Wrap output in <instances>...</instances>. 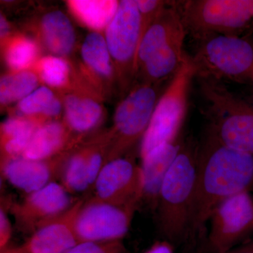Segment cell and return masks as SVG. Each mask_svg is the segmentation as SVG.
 Listing matches in <instances>:
<instances>
[{
  "label": "cell",
  "mask_w": 253,
  "mask_h": 253,
  "mask_svg": "<svg viewBox=\"0 0 253 253\" xmlns=\"http://www.w3.org/2000/svg\"><path fill=\"white\" fill-rule=\"evenodd\" d=\"M253 188V156L221 144L207 132L197 149L196 185L188 242L204 236L213 211L226 199Z\"/></svg>",
  "instance_id": "obj_1"
},
{
  "label": "cell",
  "mask_w": 253,
  "mask_h": 253,
  "mask_svg": "<svg viewBox=\"0 0 253 253\" xmlns=\"http://www.w3.org/2000/svg\"><path fill=\"white\" fill-rule=\"evenodd\" d=\"M197 149L190 141L183 143L160 189L156 208L158 224L166 241L172 244L187 240L196 185Z\"/></svg>",
  "instance_id": "obj_2"
},
{
  "label": "cell",
  "mask_w": 253,
  "mask_h": 253,
  "mask_svg": "<svg viewBox=\"0 0 253 253\" xmlns=\"http://www.w3.org/2000/svg\"><path fill=\"white\" fill-rule=\"evenodd\" d=\"M207 102L208 133L221 144L253 156V104L231 92L219 81L200 78Z\"/></svg>",
  "instance_id": "obj_3"
},
{
  "label": "cell",
  "mask_w": 253,
  "mask_h": 253,
  "mask_svg": "<svg viewBox=\"0 0 253 253\" xmlns=\"http://www.w3.org/2000/svg\"><path fill=\"white\" fill-rule=\"evenodd\" d=\"M196 76L197 70L194 60L186 54L180 67L156 104L141 141V159L156 148L180 139L179 134L187 111L190 87Z\"/></svg>",
  "instance_id": "obj_4"
},
{
  "label": "cell",
  "mask_w": 253,
  "mask_h": 253,
  "mask_svg": "<svg viewBox=\"0 0 253 253\" xmlns=\"http://www.w3.org/2000/svg\"><path fill=\"white\" fill-rule=\"evenodd\" d=\"M193 56L197 76L219 81H253V44L246 38L211 34L199 38Z\"/></svg>",
  "instance_id": "obj_5"
},
{
  "label": "cell",
  "mask_w": 253,
  "mask_h": 253,
  "mask_svg": "<svg viewBox=\"0 0 253 253\" xmlns=\"http://www.w3.org/2000/svg\"><path fill=\"white\" fill-rule=\"evenodd\" d=\"M186 30L195 36H239L253 24V0H191L181 10Z\"/></svg>",
  "instance_id": "obj_6"
},
{
  "label": "cell",
  "mask_w": 253,
  "mask_h": 253,
  "mask_svg": "<svg viewBox=\"0 0 253 253\" xmlns=\"http://www.w3.org/2000/svg\"><path fill=\"white\" fill-rule=\"evenodd\" d=\"M208 253H226L253 233V197L250 191L226 199L210 218Z\"/></svg>",
  "instance_id": "obj_7"
},
{
  "label": "cell",
  "mask_w": 253,
  "mask_h": 253,
  "mask_svg": "<svg viewBox=\"0 0 253 253\" xmlns=\"http://www.w3.org/2000/svg\"><path fill=\"white\" fill-rule=\"evenodd\" d=\"M158 101L157 91L146 83L123 100L115 113L110 161L121 158L136 141L142 140Z\"/></svg>",
  "instance_id": "obj_8"
},
{
  "label": "cell",
  "mask_w": 253,
  "mask_h": 253,
  "mask_svg": "<svg viewBox=\"0 0 253 253\" xmlns=\"http://www.w3.org/2000/svg\"><path fill=\"white\" fill-rule=\"evenodd\" d=\"M135 211L94 197L84 201L75 226L80 243L121 241L129 231Z\"/></svg>",
  "instance_id": "obj_9"
},
{
  "label": "cell",
  "mask_w": 253,
  "mask_h": 253,
  "mask_svg": "<svg viewBox=\"0 0 253 253\" xmlns=\"http://www.w3.org/2000/svg\"><path fill=\"white\" fill-rule=\"evenodd\" d=\"M93 188L95 199L136 211L144 191L141 166L127 158L112 160L101 169Z\"/></svg>",
  "instance_id": "obj_10"
},
{
  "label": "cell",
  "mask_w": 253,
  "mask_h": 253,
  "mask_svg": "<svg viewBox=\"0 0 253 253\" xmlns=\"http://www.w3.org/2000/svg\"><path fill=\"white\" fill-rule=\"evenodd\" d=\"M141 30V14L136 1H120L114 17L106 27L105 38L111 56L128 73L136 66Z\"/></svg>",
  "instance_id": "obj_11"
},
{
  "label": "cell",
  "mask_w": 253,
  "mask_h": 253,
  "mask_svg": "<svg viewBox=\"0 0 253 253\" xmlns=\"http://www.w3.org/2000/svg\"><path fill=\"white\" fill-rule=\"evenodd\" d=\"M78 200L61 184L51 182L28 194L21 203L12 206L11 212L19 229L33 234L42 224L67 211Z\"/></svg>",
  "instance_id": "obj_12"
},
{
  "label": "cell",
  "mask_w": 253,
  "mask_h": 253,
  "mask_svg": "<svg viewBox=\"0 0 253 253\" xmlns=\"http://www.w3.org/2000/svg\"><path fill=\"white\" fill-rule=\"evenodd\" d=\"M84 202L78 199L61 215L42 224L20 250L23 253H66L77 246L76 219Z\"/></svg>",
  "instance_id": "obj_13"
},
{
  "label": "cell",
  "mask_w": 253,
  "mask_h": 253,
  "mask_svg": "<svg viewBox=\"0 0 253 253\" xmlns=\"http://www.w3.org/2000/svg\"><path fill=\"white\" fill-rule=\"evenodd\" d=\"M63 158L36 161L20 157L1 161V173L11 185L29 194L54 182L60 176Z\"/></svg>",
  "instance_id": "obj_14"
},
{
  "label": "cell",
  "mask_w": 253,
  "mask_h": 253,
  "mask_svg": "<svg viewBox=\"0 0 253 253\" xmlns=\"http://www.w3.org/2000/svg\"><path fill=\"white\" fill-rule=\"evenodd\" d=\"M187 31L180 11L165 6L144 33L136 54V65L142 66L158 51Z\"/></svg>",
  "instance_id": "obj_15"
},
{
  "label": "cell",
  "mask_w": 253,
  "mask_h": 253,
  "mask_svg": "<svg viewBox=\"0 0 253 253\" xmlns=\"http://www.w3.org/2000/svg\"><path fill=\"white\" fill-rule=\"evenodd\" d=\"M183 143L179 139L163 145L141 159L144 184L142 201L151 209L156 211L163 181L180 151Z\"/></svg>",
  "instance_id": "obj_16"
},
{
  "label": "cell",
  "mask_w": 253,
  "mask_h": 253,
  "mask_svg": "<svg viewBox=\"0 0 253 253\" xmlns=\"http://www.w3.org/2000/svg\"><path fill=\"white\" fill-rule=\"evenodd\" d=\"M68 139V131L61 123H43L35 132L22 156L36 161L51 159L61 153Z\"/></svg>",
  "instance_id": "obj_17"
},
{
  "label": "cell",
  "mask_w": 253,
  "mask_h": 253,
  "mask_svg": "<svg viewBox=\"0 0 253 253\" xmlns=\"http://www.w3.org/2000/svg\"><path fill=\"white\" fill-rule=\"evenodd\" d=\"M186 35L178 37L168 45L158 51L141 66L146 83L156 82L174 76L184 61Z\"/></svg>",
  "instance_id": "obj_18"
},
{
  "label": "cell",
  "mask_w": 253,
  "mask_h": 253,
  "mask_svg": "<svg viewBox=\"0 0 253 253\" xmlns=\"http://www.w3.org/2000/svg\"><path fill=\"white\" fill-rule=\"evenodd\" d=\"M42 33L46 47L57 56L71 52L76 33L69 18L61 11L48 13L42 20Z\"/></svg>",
  "instance_id": "obj_19"
},
{
  "label": "cell",
  "mask_w": 253,
  "mask_h": 253,
  "mask_svg": "<svg viewBox=\"0 0 253 253\" xmlns=\"http://www.w3.org/2000/svg\"><path fill=\"white\" fill-rule=\"evenodd\" d=\"M43 123L37 120L12 117L3 123L1 127V161L22 156L37 129Z\"/></svg>",
  "instance_id": "obj_20"
},
{
  "label": "cell",
  "mask_w": 253,
  "mask_h": 253,
  "mask_svg": "<svg viewBox=\"0 0 253 253\" xmlns=\"http://www.w3.org/2000/svg\"><path fill=\"white\" fill-rule=\"evenodd\" d=\"M65 113L68 126L72 130L84 133L97 126L102 109L94 100L69 95L65 99Z\"/></svg>",
  "instance_id": "obj_21"
},
{
  "label": "cell",
  "mask_w": 253,
  "mask_h": 253,
  "mask_svg": "<svg viewBox=\"0 0 253 253\" xmlns=\"http://www.w3.org/2000/svg\"><path fill=\"white\" fill-rule=\"evenodd\" d=\"M70 9L78 19L91 29L106 28L117 11L119 2L109 0H73Z\"/></svg>",
  "instance_id": "obj_22"
},
{
  "label": "cell",
  "mask_w": 253,
  "mask_h": 253,
  "mask_svg": "<svg viewBox=\"0 0 253 253\" xmlns=\"http://www.w3.org/2000/svg\"><path fill=\"white\" fill-rule=\"evenodd\" d=\"M88 158L89 148H86L73 154L63 165L60 174L61 185L71 194L90 189Z\"/></svg>",
  "instance_id": "obj_23"
},
{
  "label": "cell",
  "mask_w": 253,
  "mask_h": 253,
  "mask_svg": "<svg viewBox=\"0 0 253 253\" xmlns=\"http://www.w3.org/2000/svg\"><path fill=\"white\" fill-rule=\"evenodd\" d=\"M81 54L86 64L100 76L107 77L112 73L111 53L102 35L96 32L88 35L82 46Z\"/></svg>",
  "instance_id": "obj_24"
},
{
  "label": "cell",
  "mask_w": 253,
  "mask_h": 253,
  "mask_svg": "<svg viewBox=\"0 0 253 253\" xmlns=\"http://www.w3.org/2000/svg\"><path fill=\"white\" fill-rule=\"evenodd\" d=\"M38 84L36 75L31 71H19L4 76L0 81L1 104L21 101L36 90Z\"/></svg>",
  "instance_id": "obj_25"
},
{
  "label": "cell",
  "mask_w": 253,
  "mask_h": 253,
  "mask_svg": "<svg viewBox=\"0 0 253 253\" xmlns=\"http://www.w3.org/2000/svg\"><path fill=\"white\" fill-rule=\"evenodd\" d=\"M18 109L27 116L42 114L46 117H55L61 113V104L51 89L41 86L19 101Z\"/></svg>",
  "instance_id": "obj_26"
},
{
  "label": "cell",
  "mask_w": 253,
  "mask_h": 253,
  "mask_svg": "<svg viewBox=\"0 0 253 253\" xmlns=\"http://www.w3.org/2000/svg\"><path fill=\"white\" fill-rule=\"evenodd\" d=\"M38 53L36 43L25 37H18L10 42L5 51L8 66L16 72L24 71L34 62Z\"/></svg>",
  "instance_id": "obj_27"
},
{
  "label": "cell",
  "mask_w": 253,
  "mask_h": 253,
  "mask_svg": "<svg viewBox=\"0 0 253 253\" xmlns=\"http://www.w3.org/2000/svg\"><path fill=\"white\" fill-rule=\"evenodd\" d=\"M40 76L48 85L60 87L65 85L69 76V67L66 61L59 56L42 58L38 65Z\"/></svg>",
  "instance_id": "obj_28"
},
{
  "label": "cell",
  "mask_w": 253,
  "mask_h": 253,
  "mask_svg": "<svg viewBox=\"0 0 253 253\" xmlns=\"http://www.w3.org/2000/svg\"><path fill=\"white\" fill-rule=\"evenodd\" d=\"M121 241L82 242L66 253H122Z\"/></svg>",
  "instance_id": "obj_29"
},
{
  "label": "cell",
  "mask_w": 253,
  "mask_h": 253,
  "mask_svg": "<svg viewBox=\"0 0 253 253\" xmlns=\"http://www.w3.org/2000/svg\"><path fill=\"white\" fill-rule=\"evenodd\" d=\"M11 235V227L9 218L6 215L4 208L0 210V249L4 250L9 242Z\"/></svg>",
  "instance_id": "obj_30"
},
{
  "label": "cell",
  "mask_w": 253,
  "mask_h": 253,
  "mask_svg": "<svg viewBox=\"0 0 253 253\" xmlns=\"http://www.w3.org/2000/svg\"><path fill=\"white\" fill-rule=\"evenodd\" d=\"M145 253H174L172 244L169 241H158Z\"/></svg>",
  "instance_id": "obj_31"
},
{
  "label": "cell",
  "mask_w": 253,
  "mask_h": 253,
  "mask_svg": "<svg viewBox=\"0 0 253 253\" xmlns=\"http://www.w3.org/2000/svg\"><path fill=\"white\" fill-rule=\"evenodd\" d=\"M226 253H253V236Z\"/></svg>",
  "instance_id": "obj_32"
},
{
  "label": "cell",
  "mask_w": 253,
  "mask_h": 253,
  "mask_svg": "<svg viewBox=\"0 0 253 253\" xmlns=\"http://www.w3.org/2000/svg\"><path fill=\"white\" fill-rule=\"evenodd\" d=\"M9 32V23L5 19L4 16L1 15V17H0V34H1V38H4L5 37L7 36Z\"/></svg>",
  "instance_id": "obj_33"
},
{
  "label": "cell",
  "mask_w": 253,
  "mask_h": 253,
  "mask_svg": "<svg viewBox=\"0 0 253 253\" xmlns=\"http://www.w3.org/2000/svg\"><path fill=\"white\" fill-rule=\"evenodd\" d=\"M1 253H23L22 251L20 250L19 248L16 249L7 250V251H1Z\"/></svg>",
  "instance_id": "obj_34"
}]
</instances>
